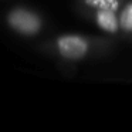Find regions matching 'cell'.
Returning <instances> with one entry per match:
<instances>
[{
  "instance_id": "6da1fadb",
  "label": "cell",
  "mask_w": 132,
  "mask_h": 132,
  "mask_svg": "<svg viewBox=\"0 0 132 132\" xmlns=\"http://www.w3.org/2000/svg\"><path fill=\"white\" fill-rule=\"evenodd\" d=\"M9 24L24 36H33L40 31L41 29V20L37 14L26 9H14L7 16Z\"/></svg>"
},
{
  "instance_id": "7a4b0ae2",
  "label": "cell",
  "mask_w": 132,
  "mask_h": 132,
  "mask_svg": "<svg viewBox=\"0 0 132 132\" xmlns=\"http://www.w3.org/2000/svg\"><path fill=\"white\" fill-rule=\"evenodd\" d=\"M88 41L75 34H67L57 38V50L64 58L78 60L88 53Z\"/></svg>"
},
{
  "instance_id": "3957f363",
  "label": "cell",
  "mask_w": 132,
  "mask_h": 132,
  "mask_svg": "<svg viewBox=\"0 0 132 132\" xmlns=\"http://www.w3.org/2000/svg\"><path fill=\"white\" fill-rule=\"evenodd\" d=\"M117 12L112 10H95V21L98 27L105 33H117L119 27V19H117Z\"/></svg>"
},
{
  "instance_id": "277c9868",
  "label": "cell",
  "mask_w": 132,
  "mask_h": 132,
  "mask_svg": "<svg viewBox=\"0 0 132 132\" xmlns=\"http://www.w3.org/2000/svg\"><path fill=\"white\" fill-rule=\"evenodd\" d=\"M84 4L89 9L94 10H112L118 12L119 10V0H82Z\"/></svg>"
},
{
  "instance_id": "5b68a950",
  "label": "cell",
  "mask_w": 132,
  "mask_h": 132,
  "mask_svg": "<svg viewBox=\"0 0 132 132\" xmlns=\"http://www.w3.org/2000/svg\"><path fill=\"white\" fill-rule=\"evenodd\" d=\"M119 27L126 33H132V2L128 3L119 13Z\"/></svg>"
}]
</instances>
